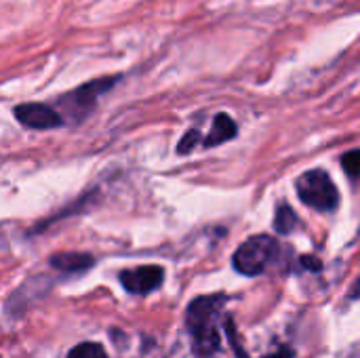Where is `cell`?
Here are the masks:
<instances>
[{
    "label": "cell",
    "instance_id": "obj_2",
    "mask_svg": "<svg viewBox=\"0 0 360 358\" xmlns=\"http://www.w3.org/2000/svg\"><path fill=\"white\" fill-rule=\"evenodd\" d=\"M300 198L316 211H333L340 203L338 188L323 169H312L297 179Z\"/></svg>",
    "mask_w": 360,
    "mask_h": 358
},
{
    "label": "cell",
    "instance_id": "obj_1",
    "mask_svg": "<svg viewBox=\"0 0 360 358\" xmlns=\"http://www.w3.org/2000/svg\"><path fill=\"white\" fill-rule=\"evenodd\" d=\"M224 302L226 300L221 295H209L194 300L188 308V331L194 340V352L200 357H209L219 348V321Z\"/></svg>",
    "mask_w": 360,
    "mask_h": 358
},
{
    "label": "cell",
    "instance_id": "obj_5",
    "mask_svg": "<svg viewBox=\"0 0 360 358\" xmlns=\"http://www.w3.org/2000/svg\"><path fill=\"white\" fill-rule=\"evenodd\" d=\"M116 82V78H101V80H93L72 93H68V97H61V103H65L76 116H84L97 101V97L110 89Z\"/></svg>",
    "mask_w": 360,
    "mask_h": 358
},
{
    "label": "cell",
    "instance_id": "obj_7",
    "mask_svg": "<svg viewBox=\"0 0 360 358\" xmlns=\"http://www.w3.org/2000/svg\"><path fill=\"white\" fill-rule=\"evenodd\" d=\"M234 135H236V124H234V120H232L228 114H219V116H215V120H213V129H211V133L207 135L205 146L224 143V141L232 139Z\"/></svg>",
    "mask_w": 360,
    "mask_h": 358
},
{
    "label": "cell",
    "instance_id": "obj_3",
    "mask_svg": "<svg viewBox=\"0 0 360 358\" xmlns=\"http://www.w3.org/2000/svg\"><path fill=\"white\" fill-rule=\"evenodd\" d=\"M276 253V241L270 236H255L249 238L245 245H240V249L234 253V268L247 276H255L262 274L264 268L270 264V260Z\"/></svg>",
    "mask_w": 360,
    "mask_h": 358
},
{
    "label": "cell",
    "instance_id": "obj_12",
    "mask_svg": "<svg viewBox=\"0 0 360 358\" xmlns=\"http://www.w3.org/2000/svg\"><path fill=\"white\" fill-rule=\"evenodd\" d=\"M198 139H200L198 131H188V133L184 135V139L179 141L177 152H179V154H188V152H192V148L196 146V141H198Z\"/></svg>",
    "mask_w": 360,
    "mask_h": 358
},
{
    "label": "cell",
    "instance_id": "obj_6",
    "mask_svg": "<svg viewBox=\"0 0 360 358\" xmlns=\"http://www.w3.org/2000/svg\"><path fill=\"white\" fill-rule=\"evenodd\" d=\"M15 116L30 129H53L63 122L59 112L44 103H21L15 108Z\"/></svg>",
    "mask_w": 360,
    "mask_h": 358
},
{
    "label": "cell",
    "instance_id": "obj_4",
    "mask_svg": "<svg viewBox=\"0 0 360 358\" xmlns=\"http://www.w3.org/2000/svg\"><path fill=\"white\" fill-rule=\"evenodd\" d=\"M165 281V272L160 266H139L131 270H122L120 283L129 293L146 295L154 289H158Z\"/></svg>",
    "mask_w": 360,
    "mask_h": 358
},
{
    "label": "cell",
    "instance_id": "obj_8",
    "mask_svg": "<svg viewBox=\"0 0 360 358\" xmlns=\"http://www.w3.org/2000/svg\"><path fill=\"white\" fill-rule=\"evenodd\" d=\"M51 264L59 270H68V272H78L84 270L89 266H93V260L89 255L82 253H59L51 260Z\"/></svg>",
    "mask_w": 360,
    "mask_h": 358
},
{
    "label": "cell",
    "instance_id": "obj_13",
    "mask_svg": "<svg viewBox=\"0 0 360 358\" xmlns=\"http://www.w3.org/2000/svg\"><path fill=\"white\" fill-rule=\"evenodd\" d=\"M270 358H291V352H289V350H281V352L272 354Z\"/></svg>",
    "mask_w": 360,
    "mask_h": 358
},
{
    "label": "cell",
    "instance_id": "obj_11",
    "mask_svg": "<svg viewBox=\"0 0 360 358\" xmlns=\"http://www.w3.org/2000/svg\"><path fill=\"white\" fill-rule=\"evenodd\" d=\"M342 165H344L346 173H348L352 179L360 181V148L359 150H350V152H346V154H344V158H342Z\"/></svg>",
    "mask_w": 360,
    "mask_h": 358
},
{
    "label": "cell",
    "instance_id": "obj_10",
    "mask_svg": "<svg viewBox=\"0 0 360 358\" xmlns=\"http://www.w3.org/2000/svg\"><path fill=\"white\" fill-rule=\"evenodd\" d=\"M68 358H108V354L99 344H80L68 354Z\"/></svg>",
    "mask_w": 360,
    "mask_h": 358
},
{
    "label": "cell",
    "instance_id": "obj_9",
    "mask_svg": "<svg viewBox=\"0 0 360 358\" xmlns=\"http://www.w3.org/2000/svg\"><path fill=\"white\" fill-rule=\"evenodd\" d=\"M276 230L281 232V234H289L295 226H297V217H295V213H293V209L291 207H287V205H283V207H278V213H276Z\"/></svg>",
    "mask_w": 360,
    "mask_h": 358
}]
</instances>
